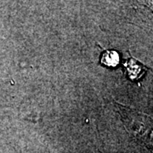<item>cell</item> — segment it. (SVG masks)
<instances>
[{
    "instance_id": "obj_1",
    "label": "cell",
    "mask_w": 153,
    "mask_h": 153,
    "mask_svg": "<svg viewBox=\"0 0 153 153\" xmlns=\"http://www.w3.org/2000/svg\"><path fill=\"white\" fill-rule=\"evenodd\" d=\"M124 127L132 136L153 151V119L148 115L123 105H117Z\"/></svg>"
},
{
    "instance_id": "obj_2",
    "label": "cell",
    "mask_w": 153,
    "mask_h": 153,
    "mask_svg": "<svg viewBox=\"0 0 153 153\" xmlns=\"http://www.w3.org/2000/svg\"><path fill=\"white\" fill-rule=\"evenodd\" d=\"M101 63L106 66L114 67L119 63V55L115 50L105 51L101 58Z\"/></svg>"
},
{
    "instance_id": "obj_3",
    "label": "cell",
    "mask_w": 153,
    "mask_h": 153,
    "mask_svg": "<svg viewBox=\"0 0 153 153\" xmlns=\"http://www.w3.org/2000/svg\"><path fill=\"white\" fill-rule=\"evenodd\" d=\"M127 69L132 79H136L137 77L140 76L142 72V66L139 65L138 62L133 59L129 60V62L127 64Z\"/></svg>"
},
{
    "instance_id": "obj_4",
    "label": "cell",
    "mask_w": 153,
    "mask_h": 153,
    "mask_svg": "<svg viewBox=\"0 0 153 153\" xmlns=\"http://www.w3.org/2000/svg\"><path fill=\"white\" fill-rule=\"evenodd\" d=\"M145 5L147 6L148 8L153 11V1H146V2H144Z\"/></svg>"
}]
</instances>
